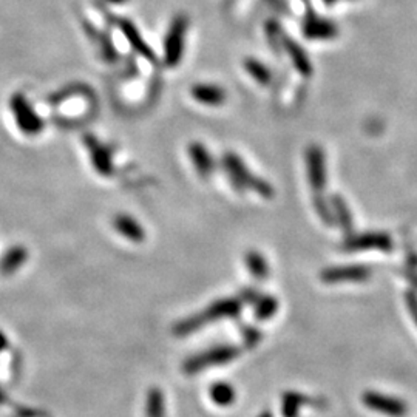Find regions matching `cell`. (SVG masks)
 Instances as JSON below:
<instances>
[{
	"label": "cell",
	"instance_id": "cell-11",
	"mask_svg": "<svg viewBox=\"0 0 417 417\" xmlns=\"http://www.w3.org/2000/svg\"><path fill=\"white\" fill-rule=\"evenodd\" d=\"M306 161L311 187L316 190V192H321L326 184V164L323 150L318 146H311L306 152Z\"/></svg>",
	"mask_w": 417,
	"mask_h": 417
},
{
	"label": "cell",
	"instance_id": "cell-25",
	"mask_svg": "<svg viewBox=\"0 0 417 417\" xmlns=\"http://www.w3.org/2000/svg\"><path fill=\"white\" fill-rule=\"evenodd\" d=\"M314 206H316L317 214L321 220H323L325 224H327V225L334 224V221L336 220H334V216L331 215V204L330 203H326L323 198L317 195L316 198H314Z\"/></svg>",
	"mask_w": 417,
	"mask_h": 417
},
{
	"label": "cell",
	"instance_id": "cell-18",
	"mask_svg": "<svg viewBox=\"0 0 417 417\" xmlns=\"http://www.w3.org/2000/svg\"><path fill=\"white\" fill-rule=\"evenodd\" d=\"M210 399L218 407H229L237 399L235 388L225 384V382H216L215 385L210 388Z\"/></svg>",
	"mask_w": 417,
	"mask_h": 417
},
{
	"label": "cell",
	"instance_id": "cell-8",
	"mask_svg": "<svg viewBox=\"0 0 417 417\" xmlns=\"http://www.w3.org/2000/svg\"><path fill=\"white\" fill-rule=\"evenodd\" d=\"M190 98L204 107H221L228 101V92L215 82H196L190 87Z\"/></svg>",
	"mask_w": 417,
	"mask_h": 417
},
{
	"label": "cell",
	"instance_id": "cell-5",
	"mask_svg": "<svg viewBox=\"0 0 417 417\" xmlns=\"http://www.w3.org/2000/svg\"><path fill=\"white\" fill-rule=\"evenodd\" d=\"M238 354H240V350H238L237 346H232V345L215 346L187 359L184 361L182 369L186 374H198V373H203L206 368L229 364V361L235 360L238 357Z\"/></svg>",
	"mask_w": 417,
	"mask_h": 417
},
{
	"label": "cell",
	"instance_id": "cell-16",
	"mask_svg": "<svg viewBox=\"0 0 417 417\" xmlns=\"http://www.w3.org/2000/svg\"><path fill=\"white\" fill-rule=\"evenodd\" d=\"M282 42L284 45L286 51H288V54L291 56V59L293 60V65H296L297 70L302 73L303 76H311L312 67H311L309 59H307L305 51L302 50V46H300L296 42H292V40H289V39H286V37L282 39Z\"/></svg>",
	"mask_w": 417,
	"mask_h": 417
},
{
	"label": "cell",
	"instance_id": "cell-28",
	"mask_svg": "<svg viewBox=\"0 0 417 417\" xmlns=\"http://www.w3.org/2000/svg\"><path fill=\"white\" fill-rule=\"evenodd\" d=\"M6 346H8V339H6L5 334L0 331V352H2Z\"/></svg>",
	"mask_w": 417,
	"mask_h": 417
},
{
	"label": "cell",
	"instance_id": "cell-31",
	"mask_svg": "<svg viewBox=\"0 0 417 417\" xmlns=\"http://www.w3.org/2000/svg\"><path fill=\"white\" fill-rule=\"evenodd\" d=\"M259 417H272V414L271 413H263Z\"/></svg>",
	"mask_w": 417,
	"mask_h": 417
},
{
	"label": "cell",
	"instance_id": "cell-13",
	"mask_svg": "<svg viewBox=\"0 0 417 417\" xmlns=\"http://www.w3.org/2000/svg\"><path fill=\"white\" fill-rule=\"evenodd\" d=\"M187 152L198 175L203 178H207L212 172H214V167H215L214 156L210 155L209 148L204 146L203 142H198V141L190 142L187 147Z\"/></svg>",
	"mask_w": 417,
	"mask_h": 417
},
{
	"label": "cell",
	"instance_id": "cell-15",
	"mask_svg": "<svg viewBox=\"0 0 417 417\" xmlns=\"http://www.w3.org/2000/svg\"><path fill=\"white\" fill-rule=\"evenodd\" d=\"M28 258V250L25 246H12L0 258V273L2 275H12L26 263Z\"/></svg>",
	"mask_w": 417,
	"mask_h": 417
},
{
	"label": "cell",
	"instance_id": "cell-7",
	"mask_svg": "<svg viewBox=\"0 0 417 417\" xmlns=\"http://www.w3.org/2000/svg\"><path fill=\"white\" fill-rule=\"evenodd\" d=\"M343 249L348 252H360V250H384L388 252L393 249L391 237L382 232H369V234L351 235L343 243Z\"/></svg>",
	"mask_w": 417,
	"mask_h": 417
},
{
	"label": "cell",
	"instance_id": "cell-27",
	"mask_svg": "<svg viewBox=\"0 0 417 417\" xmlns=\"http://www.w3.org/2000/svg\"><path fill=\"white\" fill-rule=\"evenodd\" d=\"M408 306H409V309H411V314H413V317H414L416 323H417V300L413 296L408 297Z\"/></svg>",
	"mask_w": 417,
	"mask_h": 417
},
{
	"label": "cell",
	"instance_id": "cell-22",
	"mask_svg": "<svg viewBox=\"0 0 417 417\" xmlns=\"http://www.w3.org/2000/svg\"><path fill=\"white\" fill-rule=\"evenodd\" d=\"M278 311L277 298L272 296H262L255 300V317L258 320H269Z\"/></svg>",
	"mask_w": 417,
	"mask_h": 417
},
{
	"label": "cell",
	"instance_id": "cell-20",
	"mask_svg": "<svg viewBox=\"0 0 417 417\" xmlns=\"http://www.w3.org/2000/svg\"><path fill=\"white\" fill-rule=\"evenodd\" d=\"M246 266H248L252 277H255L258 280H263L268 277L269 273L268 263H266L264 257L259 254V252L249 250L248 254H246Z\"/></svg>",
	"mask_w": 417,
	"mask_h": 417
},
{
	"label": "cell",
	"instance_id": "cell-32",
	"mask_svg": "<svg viewBox=\"0 0 417 417\" xmlns=\"http://www.w3.org/2000/svg\"><path fill=\"white\" fill-rule=\"evenodd\" d=\"M2 395H3V394H2V393H0V400H2Z\"/></svg>",
	"mask_w": 417,
	"mask_h": 417
},
{
	"label": "cell",
	"instance_id": "cell-24",
	"mask_svg": "<svg viewBox=\"0 0 417 417\" xmlns=\"http://www.w3.org/2000/svg\"><path fill=\"white\" fill-rule=\"evenodd\" d=\"M306 399L298 393H286L282 400V411L284 417H298L300 408H302Z\"/></svg>",
	"mask_w": 417,
	"mask_h": 417
},
{
	"label": "cell",
	"instance_id": "cell-14",
	"mask_svg": "<svg viewBox=\"0 0 417 417\" xmlns=\"http://www.w3.org/2000/svg\"><path fill=\"white\" fill-rule=\"evenodd\" d=\"M113 225H114V229L118 230L122 237L127 238L128 241H133V243L144 241L146 232H144V229H142V225L136 221L133 216L126 215V214L116 215L113 220Z\"/></svg>",
	"mask_w": 417,
	"mask_h": 417
},
{
	"label": "cell",
	"instance_id": "cell-29",
	"mask_svg": "<svg viewBox=\"0 0 417 417\" xmlns=\"http://www.w3.org/2000/svg\"><path fill=\"white\" fill-rule=\"evenodd\" d=\"M107 3H112V5H126V3H128L130 0H105Z\"/></svg>",
	"mask_w": 417,
	"mask_h": 417
},
{
	"label": "cell",
	"instance_id": "cell-21",
	"mask_svg": "<svg viewBox=\"0 0 417 417\" xmlns=\"http://www.w3.org/2000/svg\"><path fill=\"white\" fill-rule=\"evenodd\" d=\"M244 68H246V71L249 73V76L254 79L255 82H258V84L268 85L271 82V79H272L269 68L266 67L263 62H259L258 59H254V58L246 59L244 60Z\"/></svg>",
	"mask_w": 417,
	"mask_h": 417
},
{
	"label": "cell",
	"instance_id": "cell-10",
	"mask_svg": "<svg viewBox=\"0 0 417 417\" xmlns=\"http://www.w3.org/2000/svg\"><path fill=\"white\" fill-rule=\"evenodd\" d=\"M371 277V271L365 266H336L327 268L320 273V278L325 283H341V282H365Z\"/></svg>",
	"mask_w": 417,
	"mask_h": 417
},
{
	"label": "cell",
	"instance_id": "cell-6",
	"mask_svg": "<svg viewBox=\"0 0 417 417\" xmlns=\"http://www.w3.org/2000/svg\"><path fill=\"white\" fill-rule=\"evenodd\" d=\"M361 402L371 411L380 413L388 417H403L408 414V405L398 398H389L377 391H365L361 394Z\"/></svg>",
	"mask_w": 417,
	"mask_h": 417
},
{
	"label": "cell",
	"instance_id": "cell-12",
	"mask_svg": "<svg viewBox=\"0 0 417 417\" xmlns=\"http://www.w3.org/2000/svg\"><path fill=\"white\" fill-rule=\"evenodd\" d=\"M114 22H116V25H118V28L122 31V34L126 36L127 42L132 45V49L136 53L141 54L142 58L152 60V62H153V60H156V56H155V53L152 50V46H150L144 40V37L141 36L139 30L136 28L133 22H130V20H127L124 17L114 19Z\"/></svg>",
	"mask_w": 417,
	"mask_h": 417
},
{
	"label": "cell",
	"instance_id": "cell-9",
	"mask_svg": "<svg viewBox=\"0 0 417 417\" xmlns=\"http://www.w3.org/2000/svg\"><path fill=\"white\" fill-rule=\"evenodd\" d=\"M84 142L88 148V153H90V161L94 170L102 176H110L113 173L112 150L99 142L93 135H85Z\"/></svg>",
	"mask_w": 417,
	"mask_h": 417
},
{
	"label": "cell",
	"instance_id": "cell-30",
	"mask_svg": "<svg viewBox=\"0 0 417 417\" xmlns=\"http://www.w3.org/2000/svg\"><path fill=\"white\" fill-rule=\"evenodd\" d=\"M323 2H325L326 5H331V3H336L337 0H323Z\"/></svg>",
	"mask_w": 417,
	"mask_h": 417
},
{
	"label": "cell",
	"instance_id": "cell-26",
	"mask_svg": "<svg viewBox=\"0 0 417 417\" xmlns=\"http://www.w3.org/2000/svg\"><path fill=\"white\" fill-rule=\"evenodd\" d=\"M246 332H248V334H246L244 339H246V343H248L249 346L257 345L259 341V339H262V334H259V331H257V330H250V327H249V330Z\"/></svg>",
	"mask_w": 417,
	"mask_h": 417
},
{
	"label": "cell",
	"instance_id": "cell-2",
	"mask_svg": "<svg viewBox=\"0 0 417 417\" xmlns=\"http://www.w3.org/2000/svg\"><path fill=\"white\" fill-rule=\"evenodd\" d=\"M189 17L186 15H178L169 24L162 42V60L164 65L175 68L181 64L186 53V42L189 33Z\"/></svg>",
	"mask_w": 417,
	"mask_h": 417
},
{
	"label": "cell",
	"instance_id": "cell-23",
	"mask_svg": "<svg viewBox=\"0 0 417 417\" xmlns=\"http://www.w3.org/2000/svg\"><path fill=\"white\" fill-rule=\"evenodd\" d=\"M330 204L332 206V209L336 210V215L339 218L341 228H343L346 232H350L352 228V218H351L350 209H348L343 198H341L340 195H332L330 200Z\"/></svg>",
	"mask_w": 417,
	"mask_h": 417
},
{
	"label": "cell",
	"instance_id": "cell-3",
	"mask_svg": "<svg viewBox=\"0 0 417 417\" xmlns=\"http://www.w3.org/2000/svg\"><path fill=\"white\" fill-rule=\"evenodd\" d=\"M223 166L237 190L252 189L263 198H272L273 190L271 187V184L263 181L262 178L252 175L250 170L246 167V164L241 161V158L237 153H232V152L225 153L223 158Z\"/></svg>",
	"mask_w": 417,
	"mask_h": 417
},
{
	"label": "cell",
	"instance_id": "cell-1",
	"mask_svg": "<svg viewBox=\"0 0 417 417\" xmlns=\"http://www.w3.org/2000/svg\"><path fill=\"white\" fill-rule=\"evenodd\" d=\"M240 312H241L240 300H237V298L218 300V302L212 303L203 312L195 314V316L180 321V323L175 326V334L176 336H189V334L200 330V327L214 323L215 320L234 318Z\"/></svg>",
	"mask_w": 417,
	"mask_h": 417
},
{
	"label": "cell",
	"instance_id": "cell-4",
	"mask_svg": "<svg viewBox=\"0 0 417 417\" xmlns=\"http://www.w3.org/2000/svg\"><path fill=\"white\" fill-rule=\"evenodd\" d=\"M10 108L17 128L24 135H28V136L39 135L45 128V122L42 119V116H40L36 112V108L31 105V102L25 96V93L17 92L12 94L10 99Z\"/></svg>",
	"mask_w": 417,
	"mask_h": 417
},
{
	"label": "cell",
	"instance_id": "cell-19",
	"mask_svg": "<svg viewBox=\"0 0 417 417\" xmlns=\"http://www.w3.org/2000/svg\"><path fill=\"white\" fill-rule=\"evenodd\" d=\"M146 413H147V417H164L166 416V402H164V394L160 388H152L147 393Z\"/></svg>",
	"mask_w": 417,
	"mask_h": 417
},
{
	"label": "cell",
	"instance_id": "cell-17",
	"mask_svg": "<svg viewBox=\"0 0 417 417\" xmlns=\"http://www.w3.org/2000/svg\"><path fill=\"white\" fill-rule=\"evenodd\" d=\"M336 33L337 30L334 24L326 22V20L311 19L305 25V34L309 39H331L336 36Z\"/></svg>",
	"mask_w": 417,
	"mask_h": 417
}]
</instances>
